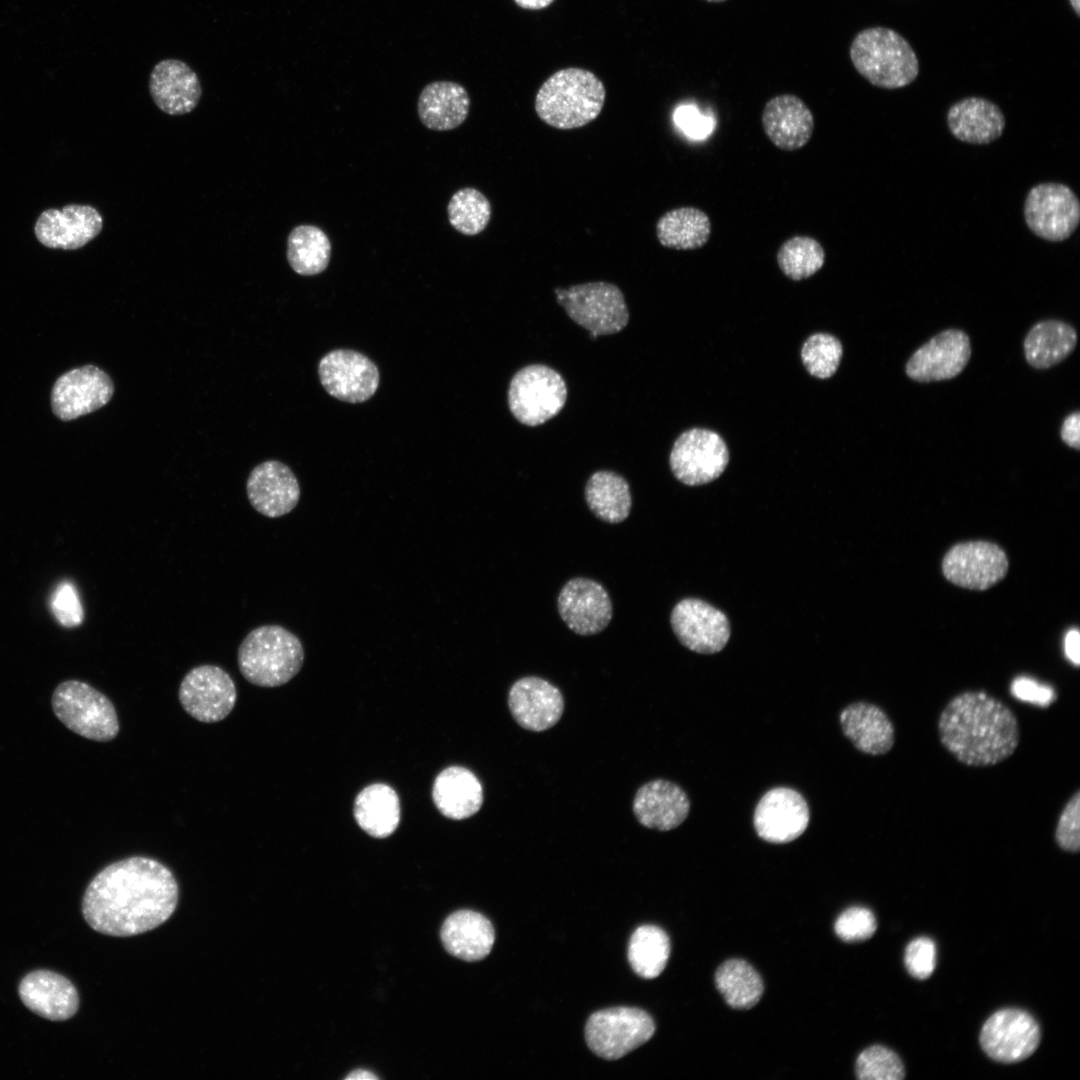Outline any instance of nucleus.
Masks as SVG:
<instances>
[{"mask_svg":"<svg viewBox=\"0 0 1080 1080\" xmlns=\"http://www.w3.org/2000/svg\"><path fill=\"white\" fill-rule=\"evenodd\" d=\"M178 884L161 862L132 856L102 869L89 883L82 914L95 931L133 936L163 924L178 902Z\"/></svg>","mask_w":1080,"mask_h":1080,"instance_id":"1","label":"nucleus"},{"mask_svg":"<svg viewBox=\"0 0 1080 1080\" xmlns=\"http://www.w3.org/2000/svg\"><path fill=\"white\" fill-rule=\"evenodd\" d=\"M941 745L961 764L995 766L1011 757L1020 743L1012 709L995 696L969 690L951 698L939 714Z\"/></svg>","mask_w":1080,"mask_h":1080,"instance_id":"2","label":"nucleus"},{"mask_svg":"<svg viewBox=\"0 0 1080 1080\" xmlns=\"http://www.w3.org/2000/svg\"><path fill=\"white\" fill-rule=\"evenodd\" d=\"M605 97V86L594 73L581 68H565L541 85L535 97V111L546 124L569 130L596 119Z\"/></svg>","mask_w":1080,"mask_h":1080,"instance_id":"3","label":"nucleus"},{"mask_svg":"<svg viewBox=\"0 0 1080 1080\" xmlns=\"http://www.w3.org/2000/svg\"><path fill=\"white\" fill-rule=\"evenodd\" d=\"M849 55L856 71L883 89L911 84L919 74V61L909 42L886 27H870L852 40Z\"/></svg>","mask_w":1080,"mask_h":1080,"instance_id":"4","label":"nucleus"},{"mask_svg":"<svg viewBox=\"0 0 1080 1080\" xmlns=\"http://www.w3.org/2000/svg\"><path fill=\"white\" fill-rule=\"evenodd\" d=\"M242 676L260 687H277L289 682L301 669L304 648L299 638L280 625H263L251 630L237 653Z\"/></svg>","mask_w":1080,"mask_h":1080,"instance_id":"5","label":"nucleus"},{"mask_svg":"<svg viewBox=\"0 0 1080 1080\" xmlns=\"http://www.w3.org/2000/svg\"><path fill=\"white\" fill-rule=\"evenodd\" d=\"M55 716L74 733L98 742L114 739L119 721L107 696L79 680L60 683L52 695Z\"/></svg>","mask_w":1080,"mask_h":1080,"instance_id":"6","label":"nucleus"},{"mask_svg":"<svg viewBox=\"0 0 1080 1080\" xmlns=\"http://www.w3.org/2000/svg\"><path fill=\"white\" fill-rule=\"evenodd\" d=\"M557 302L568 316L596 338L620 332L629 321V311L621 290L598 281L554 290Z\"/></svg>","mask_w":1080,"mask_h":1080,"instance_id":"7","label":"nucleus"},{"mask_svg":"<svg viewBox=\"0 0 1080 1080\" xmlns=\"http://www.w3.org/2000/svg\"><path fill=\"white\" fill-rule=\"evenodd\" d=\"M567 399V387L554 369L533 364L519 370L508 389V404L522 424L537 426L557 415Z\"/></svg>","mask_w":1080,"mask_h":1080,"instance_id":"8","label":"nucleus"},{"mask_svg":"<svg viewBox=\"0 0 1080 1080\" xmlns=\"http://www.w3.org/2000/svg\"><path fill=\"white\" fill-rule=\"evenodd\" d=\"M654 1032V1020L644 1010L614 1007L597 1011L589 1017L585 1038L594 1054L606 1060H616L646 1043Z\"/></svg>","mask_w":1080,"mask_h":1080,"instance_id":"9","label":"nucleus"},{"mask_svg":"<svg viewBox=\"0 0 1080 1080\" xmlns=\"http://www.w3.org/2000/svg\"><path fill=\"white\" fill-rule=\"evenodd\" d=\"M1023 213L1034 235L1049 242H1062L1079 226L1080 201L1066 184L1039 183L1029 190Z\"/></svg>","mask_w":1080,"mask_h":1080,"instance_id":"10","label":"nucleus"},{"mask_svg":"<svg viewBox=\"0 0 1080 1080\" xmlns=\"http://www.w3.org/2000/svg\"><path fill=\"white\" fill-rule=\"evenodd\" d=\"M944 578L953 585L985 591L1002 581L1009 571L1005 550L987 540L958 542L951 546L941 561Z\"/></svg>","mask_w":1080,"mask_h":1080,"instance_id":"11","label":"nucleus"},{"mask_svg":"<svg viewBox=\"0 0 1080 1080\" xmlns=\"http://www.w3.org/2000/svg\"><path fill=\"white\" fill-rule=\"evenodd\" d=\"M728 462V447L723 438L712 430L696 427L676 439L669 458L674 476L689 486L717 479Z\"/></svg>","mask_w":1080,"mask_h":1080,"instance_id":"12","label":"nucleus"},{"mask_svg":"<svg viewBox=\"0 0 1080 1080\" xmlns=\"http://www.w3.org/2000/svg\"><path fill=\"white\" fill-rule=\"evenodd\" d=\"M179 701L183 709L203 723L225 719L235 706L237 690L221 667L204 664L191 669L181 681Z\"/></svg>","mask_w":1080,"mask_h":1080,"instance_id":"13","label":"nucleus"},{"mask_svg":"<svg viewBox=\"0 0 1080 1080\" xmlns=\"http://www.w3.org/2000/svg\"><path fill=\"white\" fill-rule=\"evenodd\" d=\"M1040 1028L1026 1011L1006 1008L992 1014L980 1033V1045L993 1060L1022 1061L1032 1055L1040 1042Z\"/></svg>","mask_w":1080,"mask_h":1080,"instance_id":"14","label":"nucleus"},{"mask_svg":"<svg viewBox=\"0 0 1080 1080\" xmlns=\"http://www.w3.org/2000/svg\"><path fill=\"white\" fill-rule=\"evenodd\" d=\"M318 373L328 394L348 403L370 399L380 381L377 366L364 354L349 349H336L324 355Z\"/></svg>","mask_w":1080,"mask_h":1080,"instance_id":"15","label":"nucleus"},{"mask_svg":"<svg viewBox=\"0 0 1080 1080\" xmlns=\"http://www.w3.org/2000/svg\"><path fill=\"white\" fill-rule=\"evenodd\" d=\"M113 393L110 376L96 366L86 365L56 380L51 393L52 409L59 419L74 420L106 405Z\"/></svg>","mask_w":1080,"mask_h":1080,"instance_id":"16","label":"nucleus"},{"mask_svg":"<svg viewBox=\"0 0 1080 1080\" xmlns=\"http://www.w3.org/2000/svg\"><path fill=\"white\" fill-rule=\"evenodd\" d=\"M810 820L808 804L796 790L775 787L756 805L753 817L757 835L769 843L784 844L800 837Z\"/></svg>","mask_w":1080,"mask_h":1080,"instance_id":"17","label":"nucleus"},{"mask_svg":"<svg viewBox=\"0 0 1080 1080\" xmlns=\"http://www.w3.org/2000/svg\"><path fill=\"white\" fill-rule=\"evenodd\" d=\"M970 356L968 335L959 329H947L918 348L907 361L905 371L917 382L949 380L963 371Z\"/></svg>","mask_w":1080,"mask_h":1080,"instance_id":"18","label":"nucleus"},{"mask_svg":"<svg viewBox=\"0 0 1080 1080\" xmlns=\"http://www.w3.org/2000/svg\"><path fill=\"white\" fill-rule=\"evenodd\" d=\"M671 625L679 641L697 653H717L730 637L726 615L700 599L678 602L671 613Z\"/></svg>","mask_w":1080,"mask_h":1080,"instance_id":"19","label":"nucleus"},{"mask_svg":"<svg viewBox=\"0 0 1080 1080\" xmlns=\"http://www.w3.org/2000/svg\"><path fill=\"white\" fill-rule=\"evenodd\" d=\"M558 611L573 632L587 636L607 627L612 618V603L607 591L598 582L574 578L560 591Z\"/></svg>","mask_w":1080,"mask_h":1080,"instance_id":"20","label":"nucleus"},{"mask_svg":"<svg viewBox=\"0 0 1080 1080\" xmlns=\"http://www.w3.org/2000/svg\"><path fill=\"white\" fill-rule=\"evenodd\" d=\"M103 219L89 205L70 204L62 209H47L35 224V235L44 246L75 250L83 247L101 232Z\"/></svg>","mask_w":1080,"mask_h":1080,"instance_id":"21","label":"nucleus"},{"mask_svg":"<svg viewBox=\"0 0 1080 1080\" xmlns=\"http://www.w3.org/2000/svg\"><path fill=\"white\" fill-rule=\"evenodd\" d=\"M508 705L515 721L522 728L534 732L554 726L564 711L560 690L536 676L523 677L512 685Z\"/></svg>","mask_w":1080,"mask_h":1080,"instance_id":"22","label":"nucleus"},{"mask_svg":"<svg viewBox=\"0 0 1080 1080\" xmlns=\"http://www.w3.org/2000/svg\"><path fill=\"white\" fill-rule=\"evenodd\" d=\"M250 504L260 514L277 518L291 512L300 499V486L292 470L277 460L255 466L246 482Z\"/></svg>","mask_w":1080,"mask_h":1080,"instance_id":"23","label":"nucleus"},{"mask_svg":"<svg viewBox=\"0 0 1080 1080\" xmlns=\"http://www.w3.org/2000/svg\"><path fill=\"white\" fill-rule=\"evenodd\" d=\"M149 92L155 105L172 116L193 111L202 88L194 70L179 59H164L150 73Z\"/></svg>","mask_w":1080,"mask_h":1080,"instance_id":"24","label":"nucleus"},{"mask_svg":"<svg viewBox=\"0 0 1080 1080\" xmlns=\"http://www.w3.org/2000/svg\"><path fill=\"white\" fill-rule=\"evenodd\" d=\"M761 122L768 139L784 151L804 147L814 131L811 110L793 94H781L768 100L762 111Z\"/></svg>","mask_w":1080,"mask_h":1080,"instance_id":"25","label":"nucleus"},{"mask_svg":"<svg viewBox=\"0 0 1080 1080\" xmlns=\"http://www.w3.org/2000/svg\"><path fill=\"white\" fill-rule=\"evenodd\" d=\"M22 1003L33 1013L52 1021L71 1018L79 1007L75 986L66 977L48 970H36L20 982Z\"/></svg>","mask_w":1080,"mask_h":1080,"instance_id":"26","label":"nucleus"},{"mask_svg":"<svg viewBox=\"0 0 1080 1080\" xmlns=\"http://www.w3.org/2000/svg\"><path fill=\"white\" fill-rule=\"evenodd\" d=\"M839 721L844 735L864 754L885 755L895 744L894 724L876 704L865 701L849 704L841 711Z\"/></svg>","mask_w":1080,"mask_h":1080,"instance_id":"27","label":"nucleus"},{"mask_svg":"<svg viewBox=\"0 0 1080 1080\" xmlns=\"http://www.w3.org/2000/svg\"><path fill=\"white\" fill-rule=\"evenodd\" d=\"M690 802L675 783L657 779L641 786L633 800V812L643 826L659 831L678 827L688 816Z\"/></svg>","mask_w":1080,"mask_h":1080,"instance_id":"28","label":"nucleus"},{"mask_svg":"<svg viewBox=\"0 0 1080 1080\" xmlns=\"http://www.w3.org/2000/svg\"><path fill=\"white\" fill-rule=\"evenodd\" d=\"M946 121L956 139L975 145L997 140L1006 126L1000 107L978 96L966 97L952 104L947 111Z\"/></svg>","mask_w":1080,"mask_h":1080,"instance_id":"29","label":"nucleus"},{"mask_svg":"<svg viewBox=\"0 0 1080 1080\" xmlns=\"http://www.w3.org/2000/svg\"><path fill=\"white\" fill-rule=\"evenodd\" d=\"M446 951L465 961H478L491 951L495 941L492 923L472 910H459L449 915L440 932Z\"/></svg>","mask_w":1080,"mask_h":1080,"instance_id":"30","label":"nucleus"},{"mask_svg":"<svg viewBox=\"0 0 1080 1080\" xmlns=\"http://www.w3.org/2000/svg\"><path fill=\"white\" fill-rule=\"evenodd\" d=\"M470 97L467 90L452 81L426 85L418 98L417 110L422 124L435 131L452 130L467 118Z\"/></svg>","mask_w":1080,"mask_h":1080,"instance_id":"31","label":"nucleus"},{"mask_svg":"<svg viewBox=\"0 0 1080 1080\" xmlns=\"http://www.w3.org/2000/svg\"><path fill=\"white\" fill-rule=\"evenodd\" d=\"M432 796L438 810L454 820L476 814L483 803V789L478 778L464 767L452 766L435 779Z\"/></svg>","mask_w":1080,"mask_h":1080,"instance_id":"32","label":"nucleus"},{"mask_svg":"<svg viewBox=\"0 0 1080 1080\" xmlns=\"http://www.w3.org/2000/svg\"><path fill=\"white\" fill-rule=\"evenodd\" d=\"M1077 344V332L1060 320H1043L1024 339L1026 361L1035 369H1048L1067 358Z\"/></svg>","mask_w":1080,"mask_h":1080,"instance_id":"33","label":"nucleus"},{"mask_svg":"<svg viewBox=\"0 0 1080 1080\" xmlns=\"http://www.w3.org/2000/svg\"><path fill=\"white\" fill-rule=\"evenodd\" d=\"M711 232L707 213L693 206L669 210L656 223L660 244L675 250L699 249L709 241Z\"/></svg>","mask_w":1080,"mask_h":1080,"instance_id":"34","label":"nucleus"},{"mask_svg":"<svg viewBox=\"0 0 1080 1080\" xmlns=\"http://www.w3.org/2000/svg\"><path fill=\"white\" fill-rule=\"evenodd\" d=\"M354 816L367 834L386 838L396 830L400 821L398 795L386 784L367 786L355 799Z\"/></svg>","mask_w":1080,"mask_h":1080,"instance_id":"35","label":"nucleus"},{"mask_svg":"<svg viewBox=\"0 0 1080 1080\" xmlns=\"http://www.w3.org/2000/svg\"><path fill=\"white\" fill-rule=\"evenodd\" d=\"M585 498L590 510L608 523L624 521L631 510L629 484L613 471L602 470L592 474L585 487Z\"/></svg>","mask_w":1080,"mask_h":1080,"instance_id":"36","label":"nucleus"},{"mask_svg":"<svg viewBox=\"0 0 1080 1080\" xmlns=\"http://www.w3.org/2000/svg\"><path fill=\"white\" fill-rule=\"evenodd\" d=\"M331 243L323 230L314 225L294 227L287 238V260L302 276L322 273L329 265Z\"/></svg>","mask_w":1080,"mask_h":1080,"instance_id":"37","label":"nucleus"},{"mask_svg":"<svg viewBox=\"0 0 1080 1080\" xmlns=\"http://www.w3.org/2000/svg\"><path fill=\"white\" fill-rule=\"evenodd\" d=\"M715 984L726 1003L736 1009H749L756 1005L764 990L758 972L742 959L722 963L715 973Z\"/></svg>","mask_w":1080,"mask_h":1080,"instance_id":"38","label":"nucleus"},{"mask_svg":"<svg viewBox=\"0 0 1080 1080\" xmlns=\"http://www.w3.org/2000/svg\"><path fill=\"white\" fill-rule=\"evenodd\" d=\"M670 950V940L664 930L654 925H643L630 938L628 960L637 975L653 979L664 970Z\"/></svg>","mask_w":1080,"mask_h":1080,"instance_id":"39","label":"nucleus"},{"mask_svg":"<svg viewBox=\"0 0 1080 1080\" xmlns=\"http://www.w3.org/2000/svg\"><path fill=\"white\" fill-rule=\"evenodd\" d=\"M826 254L821 243L813 237L796 235L779 247L776 260L781 272L793 281L815 275L824 266Z\"/></svg>","mask_w":1080,"mask_h":1080,"instance_id":"40","label":"nucleus"},{"mask_svg":"<svg viewBox=\"0 0 1080 1080\" xmlns=\"http://www.w3.org/2000/svg\"><path fill=\"white\" fill-rule=\"evenodd\" d=\"M448 219L458 232L473 236L482 232L491 217V204L479 190L466 187L456 191L447 206Z\"/></svg>","mask_w":1080,"mask_h":1080,"instance_id":"41","label":"nucleus"},{"mask_svg":"<svg viewBox=\"0 0 1080 1080\" xmlns=\"http://www.w3.org/2000/svg\"><path fill=\"white\" fill-rule=\"evenodd\" d=\"M843 347L839 339L828 333L809 336L801 348V360L811 376L819 379L832 377L839 368Z\"/></svg>","mask_w":1080,"mask_h":1080,"instance_id":"42","label":"nucleus"},{"mask_svg":"<svg viewBox=\"0 0 1080 1080\" xmlns=\"http://www.w3.org/2000/svg\"><path fill=\"white\" fill-rule=\"evenodd\" d=\"M856 1075L860 1080H901L905 1077V1069L894 1051L874 1045L859 1054Z\"/></svg>","mask_w":1080,"mask_h":1080,"instance_id":"43","label":"nucleus"},{"mask_svg":"<svg viewBox=\"0 0 1080 1080\" xmlns=\"http://www.w3.org/2000/svg\"><path fill=\"white\" fill-rule=\"evenodd\" d=\"M874 914L865 907L854 906L843 911L834 924L836 935L845 942L869 939L876 931Z\"/></svg>","mask_w":1080,"mask_h":1080,"instance_id":"44","label":"nucleus"},{"mask_svg":"<svg viewBox=\"0 0 1080 1080\" xmlns=\"http://www.w3.org/2000/svg\"><path fill=\"white\" fill-rule=\"evenodd\" d=\"M1055 841L1060 849L1076 853L1080 849V790L1063 807L1056 827Z\"/></svg>","mask_w":1080,"mask_h":1080,"instance_id":"45","label":"nucleus"},{"mask_svg":"<svg viewBox=\"0 0 1080 1080\" xmlns=\"http://www.w3.org/2000/svg\"><path fill=\"white\" fill-rule=\"evenodd\" d=\"M51 609L60 625L73 628L81 625L84 611L73 583L62 581L51 596Z\"/></svg>","mask_w":1080,"mask_h":1080,"instance_id":"46","label":"nucleus"},{"mask_svg":"<svg viewBox=\"0 0 1080 1080\" xmlns=\"http://www.w3.org/2000/svg\"><path fill=\"white\" fill-rule=\"evenodd\" d=\"M905 966L913 977L926 979L931 976L936 965V947L932 939L918 937L905 949Z\"/></svg>","mask_w":1080,"mask_h":1080,"instance_id":"47","label":"nucleus"},{"mask_svg":"<svg viewBox=\"0 0 1080 1080\" xmlns=\"http://www.w3.org/2000/svg\"><path fill=\"white\" fill-rule=\"evenodd\" d=\"M1010 691L1015 698L1040 707H1048L1056 699L1051 687L1026 676L1015 678Z\"/></svg>","mask_w":1080,"mask_h":1080,"instance_id":"48","label":"nucleus"},{"mask_svg":"<svg viewBox=\"0 0 1080 1080\" xmlns=\"http://www.w3.org/2000/svg\"><path fill=\"white\" fill-rule=\"evenodd\" d=\"M674 122L689 137L703 139L714 127L711 117H706L692 105L679 106L674 113Z\"/></svg>","mask_w":1080,"mask_h":1080,"instance_id":"49","label":"nucleus"},{"mask_svg":"<svg viewBox=\"0 0 1080 1080\" xmlns=\"http://www.w3.org/2000/svg\"><path fill=\"white\" fill-rule=\"evenodd\" d=\"M1060 436L1062 441L1069 447L1080 449V413L1078 411L1068 415L1061 426Z\"/></svg>","mask_w":1080,"mask_h":1080,"instance_id":"50","label":"nucleus"},{"mask_svg":"<svg viewBox=\"0 0 1080 1080\" xmlns=\"http://www.w3.org/2000/svg\"><path fill=\"white\" fill-rule=\"evenodd\" d=\"M1080 635L1078 629L1074 628L1067 632L1064 640V651L1066 657L1075 666H1079L1080 652H1079Z\"/></svg>","mask_w":1080,"mask_h":1080,"instance_id":"51","label":"nucleus"},{"mask_svg":"<svg viewBox=\"0 0 1080 1080\" xmlns=\"http://www.w3.org/2000/svg\"><path fill=\"white\" fill-rule=\"evenodd\" d=\"M554 0H514L523 9L540 10L548 7Z\"/></svg>","mask_w":1080,"mask_h":1080,"instance_id":"52","label":"nucleus"},{"mask_svg":"<svg viewBox=\"0 0 1080 1080\" xmlns=\"http://www.w3.org/2000/svg\"><path fill=\"white\" fill-rule=\"evenodd\" d=\"M345 1079H347V1080H358V1079H368V1080H370V1079H378V1077L376 1075H374L370 1071L359 1069V1070L352 1071L348 1076H346Z\"/></svg>","mask_w":1080,"mask_h":1080,"instance_id":"53","label":"nucleus"},{"mask_svg":"<svg viewBox=\"0 0 1080 1080\" xmlns=\"http://www.w3.org/2000/svg\"><path fill=\"white\" fill-rule=\"evenodd\" d=\"M1069 2H1070V5L1072 6L1073 10L1075 11V13L1079 16L1080 15V0H1069Z\"/></svg>","mask_w":1080,"mask_h":1080,"instance_id":"54","label":"nucleus"},{"mask_svg":"<svg viewBox=\"0 0 1080 1080\" xmlns=\"http://www.w3.org/2000/svg\"><path fill=\"white\" fill-rule=\"evenodd\" d=\"M705 1L710 2V3H721V2H724L726 0H705Z\"/></svg>","mask_w":1080,"mask_h":1080,"instance_id":"55","label":"nucleus"}]
</instances>
